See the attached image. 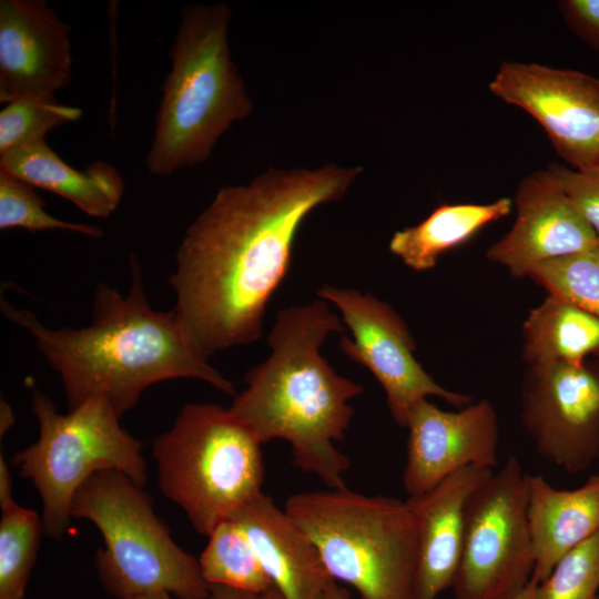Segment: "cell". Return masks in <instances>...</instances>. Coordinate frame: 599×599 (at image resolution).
<instances>
[{
    "label": "cell",
    "instance_id": "obj_29",
    "mask_svg": "<svg viewBox=\"0 0 599 599\" xmlns=\"http://www.w3.org/2000/svg\"><path fill=\"white\" fill-rule=\"evenodd\" d=\"M558 6L570 29L599 50V0H564Z\"/></svg>",
    "mask_w": 599,
    "mask_h": 599
},
{
    "label": "cell",
    "instance_id": "obj_22",
    "mask_svg": "<svg viewBox=\"0 0 599 599\" xmlns=\"http://www.w3.org/2000/svg\"><path fill=\"white\" fill-rule=\"evenodd\" d=\"M199 565L209 585L263 592L273 587L251 544L233 520L217 525L207 536Z\"/></svg>",
    "mask_w": 599,
    "mask_h": 599
},
{
    "label": "cell",
    "instance_id": "obj_3",
    "mask_svg": "<svg viewBox=\"0 0 599 599\" xmlns=\"http://www.w3.org/2000/svg\"><path fill=\"white\" fill-rule=\"evenodd\" d=\"M331 332L343 333V324L323 300L280 309L267 336L270 356L245 374L246 388L229 408L261 445L286 440L294 466L338 489L346 488L351 459L334 441L344 438L354 415L349 402L364 389L321 355Z\"/></svg>",
    "mask_w": 599,
    "mask_h": 599
},
{
    "label": "cell",
    "instance_id": "obj_26",
    "mask_svg": "<svg viewBox=\"0 0 599 599\" xmlns=\"http://www.w3.org/2000/svg\"><path fill=\"white\" fill-rule=\"evenodd\" d=\"M43 199L23 180L0 169V230H62L99 238L103 231L91 224L63 221L45 211Z\"/></svg>",
    "mask_w": 599,
    "mask_h": 599
},
{
    "label": "cell",
    "instance_id": "obj_13",
    "mask_svg": "<svg viewBox=\"0 0 599 599\" xmlns=\"http://www.w3.org/2000/svg\"><path fill=\"white\" fill-rule=\"evenodd\" d=\"M406 428L402 479L408 497L430 491L464 468L495 469L498 465V416L488 399L473 402L458 412L420 399L412 407Z\"/></svg>",
    "mask_w": 599,
    "mask_h": 599
},
{
    "label": "cell",
    "instance_id": "obj_6",
    "mask_svg": "<svg viewBox=\"0 0 599 599\" xmlns=\"http://www.w3.org/2000/svg\"><path fill=\"white\" fill-rule=\"evenodd\" d=\"M152 454L162 494L209 536L262 493L261 444L230 410L213 403L183 406Z\"/></svg>",
    "mask_w": 599,
    "mask_h": 599
},
{
    "label": "cell",
    "instance_id": "obj_19",
    "mask_svg": "<svg viewBox=\"0 0 599 599\" xmlns=\"http://www.w3.org/2000/svg\"><path fill=\"white\" fill-rule=\"evenodd\" d=\"M0 169L33 187L60 195L87 215L99 219L110 217L124 193L123 177L112 164L99 160L84 170L73 169L45 140L0 155Z\"/></svg>",
    "mask_w": 599,
    "mask_h": 599
},
{
    "label": "cell",
    "instance_id": "obj_7",
    "mask_svg": "<svg viewBox=\"0 0 599 599\" xmlns=\"http://www.w3.org/2000/svg\"><path fill=\"white\" fill-rule=\"evenodd\" d=\"M71 517L88 519L103 537L94 562L109 595L134 599L164 591L175 599H209L199 559L176 545L149 494L126 475L90 477L73 497Z\"/></svg>",
    "mask_w": 599,
    "mask_h": 599
},
{
    "label": "cell",
    "instance_id": "obj_24",
    "mask_svg": "<svg viewBox=\"0 0 599 599\" xmlns=\"http://www.w3.org/2000/svg\"><path fill=\"white\" fill-rule=\"evenodd\" d=\"M83 114L78 106L55 98H24L7 103L0 112V155L45 140L54 128L77 122Z\"/></svg>",
    "mask_w": 599,
    "mask_h": 599
},
{
    "label": "cell",
    "instance_id": "obj_18",
    "mask_svg": "<svg viewBox=\"0 0 599 599\" xmlns=\"http://www.w3.org/2000/svg\"><path fill=\"white\" fill-rule=\"evenodd\" d=\"M528 521L532 577L541 582L566 554L599 530V473L576 489L556 488L542 474L529 475Z\"/></svg>",
    "mask_w": 599,
    "mask_h": 599
},
{
    "label": "cell",
    "instance_id": "obj_34",
    "mask_svg": "<svg viewBox=\"0 0 599 599\" xmlns=\"http://www.w3.org/2000/svg\"><path fill=\"white\" fill-rule=\"evenodd\" d=\"M538 580L532 577L527 586L512 599H536Z\"/></svg>",
    "mask_w": 599,
    "mask_h": 599
},
{
    "label": "cell",
    "instance_id": "obj_31",
    "mask_svg": "<svg viewBox=\"0 0 599 599\" xmlns=\"http://www.w3.org/2000/svg\"><path fill=\"white\" fill-rule=\"evenodd\" d=\"M13 484L12 478L9 471L7 461L4 460L2 454L0 456V508L1 511H8L19 504L13 499Z\"/></svg>",
    "mask_w": 599,
    "mask_h": 599
},
{
    "label": "cell",
    "instance_id": "obj_2",
    "mask_svg": "<svg viewBox=\"0 0 599 599\" xmlns=\"http://www.w3.org/2000/svg\"><path fill=\"white\" fill-rule=\"evenodd\" d=\"M130 263V292L124 296L100 283L92 322L81 328H48L30 311L1 298L3 315L33 335L42 355L59 373L69 410L101 397L121 417L149 386L173 378L201 379L234 394L233 384L192 346L173 308L159 312L151 307L134 254Z\"/></svg>",
    "mask_w": 599,
    "mask_h": 599
},
{
    "label": "cell",
    "instance_id": "obj_36",
    "mask_svg": "<svg viewBox=\"0 0 599 599\" xmlns=\"http://www.w3.org/2000/svg\"><path fill=\"white\" fill-rule=\"evenodd\" d=\"M598 247H599V240H598Z\"/></svg>",
    "mask_w": 599,
    "mask_h": 599
},
{
    "label": "cell",
    "instance_id": "obj_17",
    "mask_svg": "<svg viewBox=\"0 0 599 599\" xmlns=\"http://www.w3.org/2000/svg\"><path fill=\"white\" fill-rule=\"evenodd\" d=\"M230 520L240 526L284 599H318L326 585L334 580L311 538L263 491Z\"/></svg>",
    "mask_w": 599,
    "mask_h": 599
},
{
    "label": "cell",
    "instance_id": "obj_12",
    "mask_svg": "<svg viewBox=\"0 0 599 599\" xmlns=\"http://www.w3.org/2000/svg\"><path fill=\"white\" fill-rule=\"evenodd\" d=\"M488 89L529 113L569 167L583 171L599 166V78L571 69L506 61Z\"/></svg>",
    "mask_w": 599,
    "mask_h": 599
},
{
    "label": "cell",
    "instance_id": "obj_27",
    "mask_svg": "<svg viewBox=\"0 0 599 599\" xmlns=\"http://www.w3.org/2000/svg\"><path fill=\"white\" fill-rule=\"evenodd\" d=\"M598 598L599 530L566 554L536 591V599Z\"/></svg>",
    "mask_w": 599,
    "mask_h": 599
},
{
    "label": "cell",
    "instance_id": "obj_9",
    "mask_svg": "<svg viewBox=\"0 0 599 599\" xmlns=\"http://www.w3.org/2000/svg\"><path fill=\"white\" fill-rule=\"evenodd\" d=\"M528 476L511 455L468 498L454 599H512L531 580Z\"/></svg>",
    "mask_w": 599,
    "mask_h": 599
},
{
    "label": "cell",
    "instance_id": "obj_5",
    "mask_svg": "<svg viewBox=\"0 0 599 599\" xmlns=\"http://www.w3.org/2000/svg\"><path fill=\"white\" fill-rule=\"evenodd\" d=\"M285 511L314 542L334 580L359 599H413L416 522L409 500L346 488L300 493Z\"/></svg>",
    "mask_w": 599,
    "mask_h": 599
},
{
    "label": "cell",
    "instance_id": "obj_15",
    "mask_svg": "<svg viewBox=\"0 0 599 599\" xmlns=\"http://www.w3.org/2000/svg\"><path fill=\"white\" fill-rule=\"evenodd\" d=\"M70 26L45 0L0 1V102L55 98L72 79Z\"/></svg>",
    "mask_w": 599,
    "mask_h": 599
},
{
    "label": "cell",
    "instance_id": "obj_23",
    "mask_svg": "<svg viewBox=\"0 0 599 599\" xmlns=\"http://www.w3.org/2000/svg\"><path fill=\"white\" fill-rule=\"evenodd\" d=\"M42 534V518L34 510L18 505L2 512L0 599H23Z\"/></svg>",
    "mask_w": 599,
    "mask_h": 599
},
{
    "label": "cell",
    "instance_id": "obj_37",
    "mask_svg": "<svg viewBox=\"0 0 599 599\" xmlns=\"http://www.w3.org/2000/svg\"><path fill=\"white\" fill-rule=\"evenodd\" d=\"M599 599V598H598Z\"/></svg>",
    "mask_w": 599,
    "mask_h": 599
},
{
    "label": "cell",
    "instance_id": "obj_33",
    "mask_svg": "<svg viewBox=\"0 0 599 599\" xmlns=\"http://www.w3.org/2000/svg\"><path fill=\"white\" fill-rule=\"evenodd\" d=\"M14 424V416L10 405L1 399L0 403V436L1 438Z\"/></svg>",
    "mask_w": 599,
    "mask_h": 599
},
{
    "label": "cell",
    "instance_id": "obj_32",
    "mask_svg": "<svg viewBox=\"0 0 599 599\" xmlns=\"http://www.w3.org/2000/svg\"><path fill=\"white\" fill-rule=\"evenodd\" d=\"M318 599H351L349 591L332 580L326 585Z\"/></svg>",
    "mask_w": 599,
    "mask_h": 599
},
{
    "label": "cell",
    "instance_id": "obj_20",
    "mask_svg": "<svg viewBox=\"0 0 599 599\" xmlns=\"http://www.w3.org/2000/svg\"><path fill=\"white\" fill-rule=\"evenodd\" d=\"M512 209L509 197L491 203L440 204L426 219L396 231L389 251L416 272L436 266L439 257L466 243L486 225L507 216Z\"/></svg>",
    "mask_w": 599,
    "mask_h": 599
},
{
    "label": "cell",
    "instance_id": "obj_21",
    "mask_svg": "<svg viewBox=\"0 0 599 599\" xmlns=\"http://www.w3.org/2000/svg\"><path fill=\"white\" fill-rule=\"evenodd\" d=\"M521 355L527 366L581 364L599 357V317L548 294L522 323Z\"/></svg>",
    "mask_w": 599,
    "mask_h": 599
},
{
    "label": "cell",
    "instance_id": "obj_16",
    "mask_svg": "<svg viewBox=\"0 0 599 599\" xmlns=\"http://www.w3.org/2000/svg\"><path fill=\"white\" fill-rule=\"evenodd\" d=\"M494 470L467 467L430 491L407 498L416 522L413 599H437L451 588L461 556L467 500Z\"/></svg>",
    "mask_w": 599,
    "mask_h": 599
},
{
    "label": "cell",
    "instance_id": "obj_25",
    "mask_svg": "<svg viewBox=\"0 0 599 599\" xmlns=\"http://www.w3.org/2000/svg\"><path fill=\"white\" fill-rule=\"evenodd\" d=\"M548 294L568 300L599 317V247L551 260L530 273Z\"/></svg>",
    "mask_w": 599,
    "mask_h": 599
},
{
    "label": "cell",
    "instance_id": "obj_14",
    "mask_svg": "<svg viewBox=\"0 0 599 599\" xmlns=\"http://www.w3.org/2000/svg\"><path fill=\"white\" fill-rule=\"evenodd\" d=\"M511 229L486 257L516 278L529 276L541 263L589 251L598 235L549 170L532 172L519 183Z\"/></svg>",
    "mask_w": 599,
    "mask_h": 599
},
{
    "label": "cell",
    "instance_id": "obj_30",
    "mask_svg": "<svg viewBox=\"0 0 599 599\" xmlns=\"http://www.w3.org/2000/svg\"><path fill=\"white\" fill-rule=\"evenodd\" d=\"M209 599H284L276 587L263 592H252L225 586L210 585Z\"/></svg>",
    "mask_w": 599,
    "mask_h": 599
},
{
    "label": "cell",
    "instance_id": "obj_8",
    "mask_svg": "<svg viewBox=\"0 0 599 599\" xmlns=\"http://www.w3.org/2000/svg\"><path fill=\"white\" fill-rule=\"evenodd\" d=\"M31 407L39 423V437L18 451L12 461L40 495L45 536L62 538L69 527L73 497L93 475L115 470L145 485L142 443L122 428L120 415L109 400L93 397L60 414L48 396L33 390Z\"/></svg>",
    "mask_w": 599,
    "mask_h": 599
},
{
    "label": "cell",
    "instance_id": "obj_35",
    "mask_svg": "<svg viewBox=\"0 0 599 599\" xmlns=\"http://www.w3.org/2000/svg\"><path fill=\"white\" fill-rule=\"evenodd\" d=\"M134 599H172V596L164 591H158V592L142 595Z\"/></svg>",
    "mask_w": 599,
    "mask_h": 599
},
{
    "label": "cell",
    "instance_id": "obj_4",
    "mask_svg": "<svg viewBox=\"0 0 599 599\" xmlns=\"http://www.w3.org/2000/svg\"><path fill=\"white\" fill-rule=\"evenodd\" d=\"M226 4H187L170 49L145 167L169 176L207 160L219 139L253 110L229 48Z\"/></svg>",
    "mask_w": 599,
    "mask_h": 599
},
{
    "label": "cell",
    "instance_id": "obj_28",
    "mask_svg": "<svg viewBox=\"0 0 599 599\" xmlns=\"http://www.w3.org/2000/svg\"><path fill=\"white\" fill-rule=\"evenodd\" d=\"M548 170L599 237V166L578 171L554 163Z\"/></svg>",
    "mask_w": 599,
    "mask_h": 599
},
{
    "label": "cell",
    "instance_id": "obj_1",
    "mask_svg": "<svg viewBox=\"0 0 599 599\" xmlns=\"http://www.w3.org/2000/svg\"><path fill=\"white\" fill-rule=\"evenodd\" d=\"M361 172L336 164L271 169L217 191L187 229L170 278L173 311L204 358L260 338L302 223L317 206L341 200Z\"/></svg>",
    "mask_w": 599,
    "mask_h": 599
},
{
    "label": "cell",
    "instance_id": "obj_11",
    "mask_svg": "<svg viewBox=\"0 0 599 599\" xmlns=\"http://www.w3.org/2000/svg\"><path fill=\"white\" fill-rule=\"evenodd\" d=\"M520 419L536 451L569 474L599 459V357L527 366Z\"/></svg>",
    "mask_w": 599,
    "mask_h": 599
},
{
    "label": "cell",
    "instance_id": "obj_10",
    "mask_svg": "<svg viewBox=\"0 0 599 599\" xmlns=\"http://www.w3.org/2000/svg\"><path fill=\"white\" fill-rule=\"evenodd\" d=\"M316 295L341 311L353 337L343 335L339 348L375 376L398 426L406 427L412 407L430 396L460 408L474 402L470 395L449 390L427 374L414 356L416 342L407 324L388 303L370 293L331 285L318 288Z\"/></svg>",
    "mask_w": 599,
    "mask_h": 599
}]
</instances>
